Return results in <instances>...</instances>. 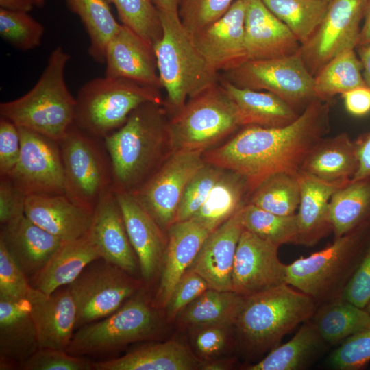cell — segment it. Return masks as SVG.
<instances>
[{
  "mask_svg": "<svg viewBox=\"0 0 370 370\" xmlns=\"http://www.w3.org/2000/svg\"><path fill=\"white\" fill-rule=\"evenodd\" d=\"M219 82L236 104L243 127H283L295 121L301 113L272 92L241 88L222 77Z\"/></svg>",
  "mask_w": 370,
  "mask_h": 370,
  "instance_id": "cell-32",
  "label": "cell"
},
{
  "mask_svg": "<svg viewBox=\"0 0 370 370\" xmlns=\"http://www.w3.org/2000/svg\"><path fill=\"white\" fill-rule=\"evenodd\" d=\"M362 71V63L355 49L338 54L314 76L317 97L328 101L336 95L366 86Z\"/></svg>",
  "mask_w": 370,
  "mask_h": 370,
  "instance_id": "cell-39",
  "label": "cell"
},
{
  "mask_svg": "<svg viewBox=\"0 0 370 370\" xmlns=\"http://www.w3.org/2000/svg\"><path fill=\"white\" fill-rule=\"evenodd\" d=\"M31 288L29 280L0 241V298L26 299Z\"/></svg>",
  "mask_w": 370,
  "mask_h": 370,
  "instance_id": "cell-49",
  "label": "cell"
},
{
  "mask_svg": "<svg viewBox=\"0 0 370 370\" xmlns=\"http://www.w3.org/2000/svg\"><path fill=\"white\" fill-rule=\"evenodd\" d=\"M68 8L80 19L89 38L88 52L98 63H105L109 41L121 27L106 0H64Z\"/></svg>",
  "mask_w": 370,
  "mask_h": 370,
  "instance_id": "cell-37",
  "label": "cell"
},
{
  "mask_svg": "<svg viewBox=\"0 0 370 370\" xmlns=\"http://www.w3.org/2000/svg\"><path fill=\"white\" fill-rule=\"evenodd\" d=\"M329 130L328 101L317 98L291 124L245 126L226 143L204 152L203 157L206 163L242 177L249 195L273 174L297 175L310 151Z\"/></svg>",
  "mask_w": 370,
  "mask_h": 370,
  "instance_id": "cell-1",
  "label": "cell"
},
{
  "mask_svg": "<svg viewBox=\"0 0 370 370\" xmlns=\"http://www.w3.org/2000/svg\"><path fill=\"white\" fill-rule=\"evenodd\" d=\"M370 361V328L344 340L328 358L333 369L356 370Z\"/></svg>",
  "mask_w": 370,
  "mask_h": 370,
  "instance_id": "cell-47",
  "label": "cell"
},
{
  "mask_svg": "<svg viewBox=\"0 0 370 370\" xmlns=\"http://www.w3.org/2000/svg\"><path fill=\"white\" fill-rule=\"evenodd\" d=\"M105 64L107 77L162 88L153 47L123 24L107 45Z\"/></svg>",
  "mask_w": 370,
  "mask_h": 370,
  "instance_id": "cell-21",
  "label": "cell"
},
{
  "mask_svg": "<svg viewBox=\"0 0 370 370\" xmlns=\"http://www.w3.org/2000/svg\"><path fill=\"white\" fill-rule=\"evenodd\" d=\"M358 58L362 66V77L365 85L370 88V46H357Z\"/></svg>",
  "mask_w": 370,
  "mask_h": 370,
  "instance_id": "cell-58",
  "label": "cell"
},
{
  "mask_svg": "<svg viewBox=\"0 0 370 370\" xmlns=\"http://www.w3.org/2000/svg\"><path fill=\"white\" fill-rule=\"evenodd\" d=\"M364 310L370 315V299L365 306Z\"/></svg>",
  "mask_w": 370,
  "mask_h": 370,
  "instance_id": "cell-62",
  "label": "cell"
},
{
  "mask_svg": "<svg viewBox=\"0 0 370 370\" xmlns=\"http://www.w3.org/2000/svg\"><path fill=\"white\" fill-rule=\"evenodd\" d=\"M26 198L8 177H0L1 225L10 223L25 214Z\"/></svg>",
  "mask_w": 370,
  "mask_h": 370,
  "instance_id": "cell-54",
  "label": "cell"
},
{
  "mask_svg": "<svg viewBox=\"0 0 370 370\" xmlns=\"http://www.w3.org/2000/svg\"><path fill=\"white\" fill-rule=\"evenodd\" d=\"M45 0H0L1 8L21 12H30L34 6L40 8Z\"/></svg>",
  "mask_w": 370,
  "mask_h": 370,
  "instance_id": "cell-57",
  "label": "cell"
},
{
  "mask_svg": "<svg viewBox=\"0 0 370 370\" xmlns=\"http://www.w3.org/2000/svg\"><path fill=\"white\" fill-rule=\"evenodd\" d=\"M268 9L282 21L300 45L321 23L330 1L325 0H262Z\"/></svg>",
  "mask_w": 370,
  "mask_h": 370,
  "instance_id": "cell-41",
  "label": "cell"
},
{
  "mask_svg": "<svg viewBox=\"0 0 370 370\" xmlns=\"http://www.w3.org/2000/svg\"><path fill=\"white\" fill-rule=\"evenodd\" d=\"M299 201L297 175L277 173L264 180L250 193L247 203L276 214L289 216L296 214Z\"/></svg>",
  "mask_w": 370,
  "mask_h": 370,
  "instance_id": "cell-40",
  "label": "cell"
},
{
  "mask_svg": "<svg viewBox=\"0 0 370 370\" xmlns=\"http://www.w3.org/2000/svg\"><path fill=\"white\" fill-rule=\"evenodd\" d=\"M223 171L224 169L206 162L187 183L177 207L175 222L192 219Z\"/></svg>",
  "mask_w": 370,
  "mask_h": 370,
  "instance_id": "cell-45",
  "label": "cell"
},
{
  "mask_svg": "<svg viewBox=\"0 0 370 370\" xmlns=\"http://www.w3.org/2000/svg\"><path fill=\"white\" fill-rule=\"evenodd\" d=\"M363 18L364 23L360 29L357 46H370V0H367Z\"/></svg>",
  "mask_w": 370,
  "mask_h": 370,
  "instance_id": "cell-59",
  "label": "cell"
},
{
  "mask_svg": "<svg viewBox=\"0 0 370 370\" xmlns=\"http://www.w3.org/2000/svg\"><path fill=\"white\" fill-rule=\"evenodd\" d=\"M358 165L351 180H358L370 176V134L356 141Z\"/></svg>",
  "mask_w": 370,
  "mask_h": 370,
  "instance_id": "cell-56",
  "label": "cell"
},
{
  "mask_svg": "<svg viewBox=\"0 0 370 370\" xmlns=\"http://www.w3.org/2000/svg\"><path fill=\"white\" fill-rule=\"evenodd\" d=\"M342 299L361 308H364L370 299V243L347 284Z\"/></svg>",
  "mask_w": 370,
  "mask_h": 370,
  "instance_id": "cell-53",
  "label": "cell"
},
{
  "mask_svg": "<svg viewBox=\"0 0 370 370\" xmlns=\"http://www.w3.org/2000/svg\"><path fill=\"white\" fill-rule=\"evenodd\" d=\"M210 288L196 272L188 269L175 285L164 308L169 321L175 319L195 299Z\"/></svg>",
  "mask_w": 370,
  "mask_h": 370,
  "instance_id": "cell-50",
  "label": "cell"
},
{
  "mask_svg": "<svg viewBox=\"0 0 370 370\" xmlns=\"http://www.w3.org/2000/svg\"><path fill=\"white\" fill-rule=\"evenodd\" d=\"M230 326L208 325L191 328L197 353L204 360H210L222 353L228 343Z\"/></svg>",
  "mask_w": 370,
  "mask_h": 370,
  "instance_id": "cell-51",
  "label": "cell"
},
{
  "mask_svg": "<svg viewBox=\"0 0 370 370\" xmlns=\"http://www.w3.org/2000/svg\"><path fill=\"white\" fill-rule=\"evenodd\" d=\"M235 0H181L178 14L193 35L222 16Z\"/></svg>",
  "mask_w": 370,
  "mask_h": 370,
  "instance_id": "cell-46",
  "label": "cell"
},
{
  "mask_svg": "<svg viewBox=\"0 0 370 370\" xmlns=\"http://www.w3.org/2000/svg\"><path fill=\"white\" fill-rule=\"evenodd\" d=\"M25 215L61 241H67L88 232L93 212L78 206L64 194L27 197Z\"/></svg>",
  "mask_w": 370,
  "mask_h": 370,
  "instance_id": "cell-27",
  "label": "cell"
},
{
  "mask_svg": "<svg viewBox=\"0 0 370 370\" xmlns=\"http://www.w3.org/2000/svg\"><path fill=\"white\" fill-rule=\"evenodd\" d=\"M201 151L171 152L157 170L130 193L160 227L167 232L175 222L184 188L206 164Z\"/></svg>",
  "mask_w": 370,
  "mask_h": 370,
  "instance_id": "cell-13",
  "label": "cell"
},
{
  "mask_svg": "<svg viewBox=\"0 0 370 370\" xmlns=\"http://www.w3.org/2000/svg\"><path fill=\"white\" fill-rule=\"evenodd\" d=\"M240 217L245 230L262 239L278 246L287 243L298 244L296 214L279 215L246 203L240 209Z\"/></svg>",
  "mask_w": 370,
  "mask_h": 370,
  "instance_id": "cell-42",
  "label": "cell"
},
{
  "mask_svg": "<svg viewBox=\"0 0 370 370\" xmlns=\"http://www.w3.org/2000/svg\"><path fill=\"white\" fill-rule=\"evenodd\" d=\"M70 55L57 47L36 84L25 95L0 104V116L58 143L74 123L76 99L65 81Z\"/></svg>",
  "mask_w": 370,
  "mask_h": 370,
  "instance_id": "cell-3",
  "label": "cell"
},
{
  "mask_svg": "<svg viewBox=\"0 0 370 370\" xmlns=\"http://www.w3.org/2000/svg\"><path fill=\"white\" fill-rule=\"evenodd\" d=\"M162 106L143 103L121 127L103 138L111 160L114 191L133 192L167 157V122Z\"/></svg>",
  "mask_w": 370,
  "mask_h": 370,
  "instance_id": "cell-2",
  "label": "cell"
},
{
  "mask_svg": "<svg viewBox=\"0 0 370 370\" xmlns=\"http://www.w3.org/2000/svg\"><path fill=\"white\" fill-rule=\"evenodd\" d=\"M0 241L28 280L44 267L63 242L25 214L1 225Z\"/></svg>",
  "mask_w": 370,
  "mask_h": 370,
  "instance_id": "cell-26",
  "label": "cell"
},
{
  "mask_svg": "<svg viewBox=\"0 0 370 370\" xmlns=\"http://www.w3.org/2000/svg\"><path fill=\"white\" fill-rule=\"evenodd\" d=\"M159 15L162 35L153 49L166 103L176 112L188 99L219 83L221 77L206 60L179 14Z\"/></svg>",
  "mask_w": 370,
  "mask_h": 370,
  "instance_id": "cell-5",
  "label": "cell"
},
{
  "mask_svg": "<svg viewBox=\"0 0 370 370\" xmlns=\"http://www.w3.org/2000/svg\"><path fill=\"white\" fill-rule=\"evenodd\" d=\"M243 127L238 108L220 82L188 99L167 123L171 152L201 151Z\"/></svg>",
  "mask_w": 370,
  "mask_h": 370,
  "instance_id": "cell-7",
  "label": "cell"
},
{
  "mask_svg": "<svg viewBox=\"0 0 370 370\" xmlns=\"http://www.w3.org/2000/svg\"><path fill=\"white\" fill-rule=\"evenodd\" d=\"M244 297L232 291L208 288L179 314L182 323L191 328L234 323Z\"/></svg>",
  "mask_w": 370,
  "mask_h": 370,
  "instance_id": "cell-38",
  "label": "cell"
},
{
  "mask_svg": "<svg viewBox=\"0 0 370 370\" xmlns=\"http://www.w3.org/2000/svg\"><path fill=\"white\" fill-rule=\"evenodd\" d=\"M240 209L208 234L188 269L201 275L210 288L232 291L236 251L244 230Z\"/></svg>",
  "mask_w": 370,
  "mask_h": 370,
  "instance_id": "cell-20",
  "label": "cell"
},
{
  "mask_svg": "<svg viewBox=\"0 0 370 370\" xmlns=\"http://www.w3.org/2000/svg\"><path fill=\"white\" fill-rule=\"evenodd\" d=\"M341 95L350 114L362 116L370 112V88L367 86L357 87Z\"/></svg>",
  "mask_w": 370,
  "mask_h": 370,
  "instance_id": "cell-55",
  "label": "cell"
},
{
  "mask_svg": "<svg viewBox=\"0 0 370 370\" xmlns=\"http://www.w3.org/2000/svg\"><path fill=\"white\" fill-rule=\"evenodd\" d=\"M77 308L75 329L117 310L141 288V282L119 267L99 258L68 285Z\"/></svg>",
  "mask_w": 370,
  "mask_h": 370,
  "instance_id": "cell-12",
  "label": "cell"
},
{
  "mask_svg": "<svg viewBox=\"0 0 370 370\" xmlns=\"http://www.w3.org/2000/svg\"><path fill=\"white\" fill-rule=\"evenodd\" d=\"M65 195L78 206L93 212L112 188V168L103 139L75 123L60 140Z\"/></svg>",
  "mask_w": 370,
  "mask_h": 370,
  "instance_id": "cell-9",
  "label": "cell"
},
{
  "mask_svg": "<svg viewBox=\"0 0 370 370\" xmlns=\"http://www.w3.org/2000/svg\"><path fill=\"white\" fill-rule=\"evenodd\" d=\"M27 299L40 347L66 350L77 320L76 304L69 286L49 295L31 288Z\"/></svg>",
  "mask_w": 370,
  "mask_h": 370,
  "instance_id": "cell-18",
  "label": "cell"
},
{
  "mask_svg": "<svg viewBox=\"0 0 370 370\" xmlns=\"http://www.w3.org/2000/svg\"><path fill=\"white\" fill-rule=\"evenodd\" d=\"M325 1H332V0H325Z\"/></svg>",
  "mask_w": 370,
  "mask_h": 370,
  "instance_id": "cell-63",
  "label": "cell"
},
{
  "mask_svg": "<svg viewBox=\"0 0 370 370\" xmlns=\"http://www.w3.org/2000/svg\"><path fill=\"white\" fill-rule=\"evenodd\" d=\"M160 282L153 306L164 308L179 280L189 269L210 232L193 219L173 223L169 230Z\"/></svg>",
  "mask_w": 370,
  "mask_h": 370,
  "instance_id": "cell-24",
  "label": "cell"
},
{
  "mask_svg": "<svg viewBox=\"0 0 370 370\" xmlns=\"http://www.w3.org/2000/svg\"><path fill=\"white\" fill-rule=\"evenodd\" d=\"M21 149L19 128L0 118V177L8 176L17 164Z\"/></svg>",
  "mask_w": 370,
  "mask_h": 370,
  "instance_id": "cell-52",
  "label": "cell"
},
{
  "mask_svg": "<svg viewBox=\"0 0 370 370\" xmlns=\"http://www.w3.org/2000/svg\"><path fill=\"white\" fill-rule=\"evenodd\" d=\"M160 325L153 306L138 293L111 314L76 330L66 351L78 356L111 354L153 338Z\"/></svg>",
  "mask_w": 370,
  "mask_h": 370,
  "instance_id": "cell-10",
  "label": "cell"
},
{
  "mask_svg": "<svg viewBox=\"0 0 370 370\" xmlns=\"http://www.w3.org/2000/svg\"><path fill=\"white\" fill-rule=\"evenodd\" d=\"M222 78L241 88L272 92L298 112L317 98L314 77L298 52L282 58L248 60L223 72Z\"/></svg>",
  "mask_w": 370,
  "mask_h": 370,
  "instance_id": "cell-11",
  "label": "cell"
},
{
  "mask_svg": "<svg viewBox=\"0 0 370 370\" xmlns=\"http://www.w3.org/2000/svg\"><path fill=\"white\" fill-rule=\"evenodd\" d=\"M181 0H152L159 12L178 14Z\"/></svg>",
  "mask_w": 370,
  "mask_h": 370,
  "instance_id": "cell-60",
  "label": "cell"
},
{
  "mask_svg": "<svg viewBox=\"0 0 370 370\" xmlns=\"http://www.w3.org/2000/svg\"><path fill=\"white\" fill-rule=\"evenodd\" d=\"M18 128L19 159L6 177L26 197L65 195L60 143L30 130Z\"/></svg>",
  "mask_w": 370,
  "mask_h": 370,
  "instance_id": "cell-15",
  "label": "cell"
},
{
  "mask_svg": "<svg viewBox=\"0 0 370 370\" xmlns=\"http://www.w3.org/2000/svg\"><path fill=\"white\" fill-rule=\"evenodd\" d=\"M94 363L66 350L40 347L21 367L23 370H91Z\"/></svg>",
  "mask_w": 370,
  "mask_h": 370,
  "instance_id": "cell-48",
  "label": "cell"
},
{
  "mask_svg": "<svg viewBox=\"0 0 370 370\" xmlns=\"http://www.w3.org/2000/svg\"><path fill=\"white\" fill-rule=\"evenodd\" d=\"M45 28L29 12L0 8L1 37L13 47L32 50L41 43Z\"/></svg>",
  "mask_w": 370,
  "mask_h": 370,
  "instance_id": "cell-44",
  "label": "cell"
},
{
  "mask_svg": "<svg viewBox=\"0 0 370 370\" xmlns=\"http://www.w3.org/2000/svg\"><path fill=\"white\" fill-rule=\"evenodd\" d=\"M249 191L237 173L224 169L208 198L192 219L210 233L234 215L247 202Z\"/></svg>",
  "mask_w": 370,
  "mask_h": 370,
  "instance_id": "cell-35",
  "label": "cell"
},
{
  "mask_svg": "<svg viewBox=\"0 0 370 370\" xmlns=\"http://www.w3.org/2000/svg\"><path fill=\"white\" fill-rule=\"evenodd\" d=\"M317 304L307 294L286 283L244 297L234 325L243 347L264 353L301 323L309 320Z\"/></svg>",
  "mask_w": 370,
  "mask_h": 370,
  "instance_id": "cell-4",
  "label": "cell"
},
{
  "mask_svg": "<svg viewBox=\"0 0 370 370\" xmlns=\"http://www.w3.org/2000/svg\"><path fill=\"white\" fill-rule=\"evenodd\" d=\"M297 177L300 185V201L296 213L298 244L311 247L332 231L330 201L342 186L321 182L301 171Z\"/></svg>",
  "mask_w": 370,
  "mask_h": 370,
  "instance_id": "cell-30",
  "label": "cell"
},
{
  "mask_svg": "<svg viewBox=\"0 0 370 370\" xmlns=\"http://www.w3.org/2000/svg\"><path fill=\"white\" fill-rule=\"evenodd\" d=\"M245 5L235 0L219 18L193 35L209 65L216 71H227L247 60L245 34Z\"/></svg>",
  "mask_w": 370,
  "mask_h": 370,
  "instance_id": "cell-17",
  "label": "cell"
},
{
  "mask_svg": "<svg viewBox=\"0 0 370 370\" xmlns=\"http://www.w3.org/2000/svg\"><path fill=\"white\" fill-rule=\"evenodd\" d=\"M369 226H360L324 249L286 265V283L311 297L317 304L341 299L370 243L366 242Z\"/></svg>",
  "mask_w": 370,
  "mask_h": 370,
  "instance_id": "cell-6",
  "label": "cell"
},
{
  "mask_svg": "<svg viewBox=\"0 0 370 370\" xmlns=\"http://www.w3.org/2000/svg\"><path fill=\"white\" fill-rule=\"evenodd\" d=\"M358 165L356 142L343 132L321 139L306 158L300 171L321 182L343 186L353 178Z\"/></svg>",
  "mask_w": 370,
  "mask_h": 370,
  "instance_id": "cell-28",
  "label": "cell"
},
{
  "mask_svg": "<svg viewBox=\"0 0 370 370\" xmlns=\"http://www.w3.org/2000/svg\"><path fill=\"white\" fill-rule=\"evenodd\" d=\"M88 234L101 259L134 274L138 267V258L130 241L112 188L95 208Z\"/></svg>",
  "mask_w": 370,
  "mask_h": 370,
  "instance_id": "cell-19",
  "label": "cell"
},
{
  "mask_svg": "<svg viewBox=\"0 0 370 370\" xmlns=\"http://www.w3.org/2000/svg\"><path fill=\"white\" fill-rule=\"evenodd\" d=\"M367 0H332L317 28L298 53L314 76L330 60L344 51L356 49Z\"/></svg>",
  "mask_w": 370,
  "mask_h": 370,
  "instance_id": "cell-14",
  "label": "cell"
},
{
  "mask_svg": "<svg viewBox=\"0 0 370 370\" xmlns=\"http://www.w3.org/2000/svg\"><path fill=\"white\" fill-rule=\"evenodd\" d=\"M141 275L150 282L160 270L167 244L164 231L128 192L114 191Z\"/></svg>",
  "mask_w": 370,
  "mask_h": 370,
  "instance_id": "cell-22",
  "label": "cell"
},
{
  "mask_svg": "<svg viewBox=\"0 0 370 370\" xmlns=\"http://www.w3.org/2000/svg\"><path fill=\"white\" fill-rule=\"evenodd\" d=\"M312 317V323L328 345L338 344L370 328V315L364 308L342 298L321 304Z\"/></svg>",
  "mask_w": 370,
  "mask_h": 370,
  "instance_id": "cell-36",
  "label": "cell"
},
{
  "mask_svg": "<svg viewBox=\"0 0 370 370\" xmlns=\"http://www.w3.org/2000/svg\"><path fill=\"white\" fill-rule=\"evenodd\" d=\"M115 7L122 24L151 47L160 40L162 28L159 12L152 0H106Z\"/></svg>",
  "mask_w": 370,
  "mask_h": 370,
  "instance_id": "cell-43",
  "label": "cell"
},
{
  "mask_svg": "<svg viewBox=\"0 0 370 370\" xmlns=\"http://www.w3.org/2000/svg\"><path fill=\"white\" fill-rule=\"evenodd\" d=\"M232 362L225 359L204 360L201 362V370H225L231 367Z\"/></svg>",
  "mask_w": 370,
  "mask_h": 370,
  "instance_id": "cell-61",
  "label": "cell"
},
{
  "mask_svg": "<svg viewBox=\"0 0 370 370\" xmlns=\"http://www.w3.org/2000/svg\"><path fill=\"white\" fill-rule=\"evenodd\" d=\"M101 258L88 232L63 241L50 260L29 280L32 288L49 295L71 284L92 262Z\"/></svg>",
  "mask_w": 370,
  "mask_h": 370,
  "instance_id": "cell-29",
  "label": "cell"
},
{
  "mask_svg": "<svg viewBox=\"0 0 370 370\" xmlns=\"http://www.w3.org/2000/svg\"><path fill=\"white\" fill-rule=\"evenodd\" d=\"M39 348L27 299L0 298V369H20Z\"/></svg>",
  "mask_w": 370,
  "mask_h": 370,
  "instance_id": "cell-25",
  "label": "cell"
},
{
  "mask_svg": "<svg viewBox=\"0 0 370 370\" xmlns=\"http://www.w3.org/2000/svg\"><path fill=\"white\" fill-rule=\"evenodd\" d=\"M329 217L334 239L370 223V176L339 188L330 199Z\"/></svg>",
  "mask_w": 370,
  "mask_h": 370,
  "instance_id": "cell-34",
  "label": "cell"
},
{
  "mask_svg": "<svg viewBox=\"0 0 370 370\" xmlns=\"http://www.w3.org/2000/svg\"><path fill=\"white\" fill-rule=\"evenodd\" d=\"M75 99L74 123L101 138L121 127L132 112L143 103L164 104L158 88L106 75L86 82Z\"/></svg>",
  "mask_w": 370,
  "mask_h": 370,
  "instance_id": "cell-8",
  "label": "cell"
},
{
  "mask_svg": "<svg viewBox=\"0 0 370 370\" xmlns=\"http://www.w3.org/2000/svg\"><path fill=\"white\" fill-rule=\"evenodd\" d=\"M328 345L314 324L305 321L295 335L288 342L272 349L258 362L247 370H301L309 367Z\"/></svg>",
  "mask_w": 370,
  "mask_h": 370,
  "instance_id": "cell-33",
  "label": "cell"
},
{
  "mask_svg": "<svg viewBox=\"0 0 370 370\" xmlns=\"http://www.w3.org/2000/svg\"><path fill=\"white\" fill-rule=\"evenodd\" d=\"M279 247L244 229L236 251L232 291L247 297L286 283Z\"/></svg>",
  "mask_w": 370,
  "mask_h": 370,
  "instance_id": "cell-16",
  "label": "cell"
},
{
  "mask_svg": "<svg viewBox=\"0 0 370 370\" xmlns=\"http://www.w3.org/2000/svg\"><path fill=\"white\" fill-rule=\"evenodd\" d=\"M248 60L282 58L298 52L300 43L262 0H243Z\"/></svg>",
  "mask_w": 370,
  "mask_h": 370,
  "instance_id": "cell-23",
  "label": "cell"
},
{
  "mask_svg": "<svg viewBox=\"0 0 370 370\" xmlns=\"http://www.w3.org/2000/svg\"><path fill=\"white\" fill-rule=\"evenodd\" d=\"M202 360L176 340L134 349L121 357L94 363L96 370H195Z\"/></svg>",
  "mask_w": 370,
  "mask_h": 370,
  "instance_id": "cell-31",
  "label": "cell"
}]
</instances>
